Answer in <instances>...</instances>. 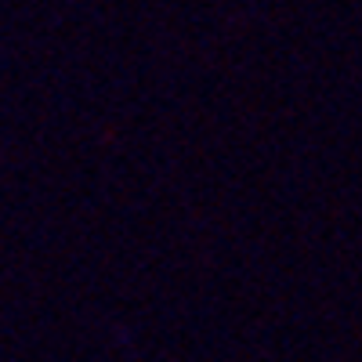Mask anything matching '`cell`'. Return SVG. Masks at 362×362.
<instances>
[]
</instances>
